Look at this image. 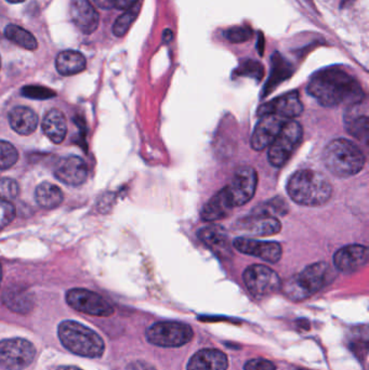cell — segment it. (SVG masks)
<instances>
[{"label": "cell", "mask_w": 369, "mask_h": 370, "mask_svg": "<svg viewBox=\"0 0 369 370\" xmlns=\"http://www.w3.org/2000/svg\"><path fill=\"white\" fill-rule=\"evenodd\" d=\"M258 176L253 167H242L237 169L232 178L231 183L223 187L226 199L231 207L245 205L251 201L257 190Z\"/></svg>", "instance_id": "9c48e42d"}, {"label": "cell", "mask_w": 369, "mask_h": 370, "mask_svg": "<svg viewBox=\"0 0 369 370\" xmlns=\"http://www.w3.org/2000/svg\"><path fill=\"white\" fill-rule=\"evenodd\" d=\"M238 75H245V76L253 77V78L260 79L263 77V66L261 63L257 61L247 60L238 67Z\"/></svg>", "instance_id": "d590c367"}, {"label": "cell", "mask_w": 369, "mask_h": 370, "mask_svg": "<svg viewBox=\"0 0 369 370\" xmlns=\"http://www.w3.org/2000/svg\"><path fill=\"white\" fill-rule=\"evenodd\" d=\"M307 92L326 108L360 104L364 91L354 77L340 69H326L316 73L309 80Z\"/></svg>", "instance_id": "6da1fadb"}, {"label": "cell", "mask_w": 369, "mask_h": 370, "mask_svg": "<svg viewBox=\"0 0 369 370\" xmlns=\"http://www.w3.org/2000/svg\"><path fill=\"white\" fill-rule=\"evenodd\" d=\"M19 159L17 148L10 142L0 140V169H8L15 166Z\"/></svg>", "instance_id": "f546056e"}, {"label": "cell", "mask_w": 369, "mask_h": 370, "mask_svg": "<svg viewBox=\"0 0 369 370\" xmlns=\"http://www.w3.org/2000/svg\"><path fill=\"white\" fill-rule=\"evenodd\" d=\"M5 35L10 41L27 50H36L39 47V43L33 34L19 25H8L5 29Z\"/></svg>", "instance_id": "83f0119b"}, {"label": "cell", "mask_w": 369, "mask_h": 370, "mask_svg": "<svg viewBox=\"0 0 369 370\" xmlns=\"http://www.w3.org/2000/svg\"><path fill=\"white\" fill-rule=\"evenodd\" d=\"M19 184L13 179H5L0 180V199H13L19 195Z\"/></svg>", "instance_id": "8d00e7d4"}, {"label": "cell", "mask_w": 369, "mask_h": 370, "mask_svg": "<svg viewBox=\"0 0 369 370\" xmlns=\"http://www.w3.org/2000/svg\"><path fill=\"white\" fill-rule=\"evenodd\" d=\"M93 1L101 9L110 10L115 8V1L116 0H93Z\"/></svg>", "instance_id": "60d3db41"}, {"label": "cell", "mask_w": 369, "mask_h": 370, "mask_svg": "<svg viewBox=\"0 0 369 370\" xmlns=\"http://www.w3.org/2000/svg\"><path fill=\"white\" fill-rule=\"evenodd\" d=\"M37 204L45 209H55L63 203L64 196L59 187L50 182H43L35 191Z\"/></svg>", "instance_id": "4316f807"}, {"label": "cell", "mask_w": 369, "mask_h": 370, "mask_svg": "<svg viewBox=\"0 0 369 370\" xmlns=\"http://www.w3.org/2000/svg\"><path fill=\"white\" fill-rule=\"evenodd\" d=\"M291 65L286 62L285 59L281 57L279 53H274L273 57H272L271 76H270L267 89L277 86V84L283 82L284 79L291 76Z\"/></svg>", "instance_id": "f1b7e54d"}, {"label": "cell", "mask_w": 369, "mask_h": 370, "mask_svg": "<svg viewBox=\"0 0 369 370\" xmlns=\"http://www.w3.org/2000/svg\"><path fill=\"white\" fill-rule=\"evenodd\" d=\"M323 162L331 175L349 178L362 171L366 157L356 144L340 138L327 144L323 153Z\"/></svg>", "instance_id": "3957f363"}, {"label": "cell", "mask_w": 369, "mask_h": 370, "mask_svg": "<svg viewBox=\"0 0 369 370\" xmlns=\"http://www.w3.org/2000/svg\"><path fill=\"white\" fill-rule=\"evenodd\" d=\"M60 341L71 353L83 357L97 358L102 356L104 341L97 332L73 320L61 322L57 329Z\"/></svg>", "instance_id": "277c9868"}, {"label": "cell", "mask_w": 369, "mask_h": 370, "mask_svg": "<svg viewBox=\"0 0 369 370\" xmlns=\"http://www.w3.org/2000/svg\"><path fill=\"white\" fill-rule=\"evenodd\" d=\"M224 36L230 43H242L251 39L253 36V31L248 27H235L225 31Z\"/></svg>", "instance_id": "d6a6232c"}, {"label": "cell", "mask_w": 369, "mask_h": 370, "mask_svg": "<svg viewBox=\"0 0 369 370\" xmlns=\"http://www.w3.org/2000/svg\"><path fill=\"white\" fill-rule=\"evenodd\" d=\"M357 104L349 106L344 114L345 128L351 136H354L358 141L367 143L368 142V116L366 113L358 112Z\"/></svg>", "instance_id": "cb8c5ba5"}, {"label": "cell", "mask_w": 369, "mask_h": 370, "mask_svg": "<svg viewBox=\"0 0 369 370\" xmlns=\"http://www.w3.org/2000/svg\"><path fill=\"white\" fill-rule=\"evenodd\" d=\"M7 1L10 3H21L25 1V0H7Z\"/></svg>", "instance_id": "f6af8a7d"}, {"label": "cell", "mask_w": 369, "mask_h": 370, "mask_svg": "<svg viewBox=\"0 0 369 370\" xmlns=\"http://www.w3.org/2000/svg\"><path fill=\"white\" fill-rule=\"evenodd\" d=\"M67 302L71 308L88 315L107 318L114 314V308L103 297L87 289H71L67 294Z\"/></svg>", "instance_id": "8fae6325"}, {"label": "cell", "mask_w": 369, "mask_h": 370, "mask_svg": "<svg viewBox=\"0 0 369 370\" xmlns=\"http://www.w3.org/2000/svg\"><path fill=\"white\" fill-rule=\"evenodd\" d=\"M86 57L83 53L74 50H65L57 55L55 67L63 76L79 74L86 69Z\"/></svg>", "instance_id": "d4e9b609"}, {"label": "cell", "mask_w": 369, "mask_h": 370, "mask_svg": "<svg viewBox=\"0 0 369 370\" xmlns=\"http://www.w3.org/2000/svg\"><path fill=\"white\" fill-rule=\"evenodd\" d=\"M302 136V126L295 120H287L273 143L269 146L267 158L270 164L277 168L285 165L300 144Z\"/></svg>", "instance_id": "8992f818"}, {"label": "cell", "mask_w": 369, "mask_h": 370, "mask_svg": "<svg viewBox=\"0 0 369 370\" xmlns=\"http://www.w3.org/2000/svg\"><path fill=\"white\" fill-rule=\"evenodd\" d=\"M22 94L33 100H48L55 97V91L41 86H25L22 89Z\"/></svg>", "instance_id": "836d02e7"}, {"label": "cell", "mask_w": 369, "mask_h": 370, "mask_svg": "<svg viewBox=\"0 0 369 370\" xmlns=\"http://www.w3.org/2000/svg\"><path fill=\"white\" fill-rule=\"evenodd\" d=\"M127 370H156L154 366L143 361L132 362L127 366Z\"/></svg>", "instance_id": "f35d334b"}, {"label": "cell", "mask_w": 369, "mask_h": 370, "mask_svg": "<svg viewBox=\"0 0 369 370\" xmlns=\"http://www.w3.org/2000/svg\"><path fill=\"white\" fill-rule=\"evenodd\" d=\"M3 302L12 312L27 314L33 310L34 296L29 289L17 285L6 289L3 294Z\"/></svg>", "instance_id": "44dd1931"}, {"label": "cell", "mask_w": 369, "mask_h": 370, "mask_svg": "<svg viewBox=\"0 0 369 370\" xmlns=\"http://www.w3.org/2000/svg\"><path fill=\"white\" fill-rule=\"evenodd\" d=\"M303 112V104L297 91L288 92L279 98L274 99L270 102L260 106L258 110V116H265L267 114L277 115L286 120L300 116Z\"/></svg>", "instance_id": "5bb4252c"}, {"label": "cell", "mask_w": 369, "mask_h": 370, "mask_svg": "<svg viewBox=\"0 0 369 370\" xmlns=\"http://www.w3.org/2000/svg\"><path fill=\"white\" fill-rule=\"evenodd\" d=\"M193 337V329L183 322H156L146 330L148 341L162 348H178L188 343Z\"/></svg>", "instance_id": "52a82bcc"}, {"label": "cell", "mask_w": 369, "mask_h": 370, "mask_svg": "<svg viewBox=\"0 0 369 370\" xmlns=\"http://www.w3.org/2000/svg\"><path fill=\"white\" fill-rule=\"evenodd\" d=\"M36 349L25 339H6L0 341V366L7 370H22L33 363Z\"/></svg>", "instance_id": "ba28073f"}, {"label": "cell", "mask_w": 369, "mask_h": 370, "mask_svg": "<svg viewBox=\"0 0 369 370\" xmlns=\"http://www.w3.org/2000/svg\"><path fill=\"white\" fill-rule=\"evenodd\" d=\"M233 247L239 252L257 257L270 263H277L281 260L283 250L277 241H257L247 237H237L234 239Z\"/></svg>", "instance_id": "4fadbf2b"}, {"label": "cell", "mask_w": 369, "mask_h": 370, "mask_svg": "<svg viewBox=\"0 0 369 370\" xmlns=\"http://www.w3.org/2000/svg\"><path fill=\"white\" fill-rule=\"evenodd\" d=\"M244 370H277V366L265 358H255L245 364Z\"/></svg>", "instance_id": "74e56055"}, {"label": "cell", "mask_w": 369, "mask_h": 370, "mask_svg": "<svg viewBox=\"0 0 369 370\" xmlns=\"http://www.w3.org/2000/svg\"><path fill=\"white\" fill-rule=\"evenodd\" d=\"M329 277L330 269L326 262L313 263L281 287L284 294L291 300L302 301L326 286Z\"/></svg>", "instance_id": "5b68a950"}, {"label": "cell", "mask_w": 369, "mask_h": 370, "mask_svg": "<svg viewBox=\"0 0 369 370\" xmlns=\"http://www.w3.org/2000/svg\"><path fill=\"white\" fill-rule=\"evenodd\" d=\"M243 280L250 294L256 298L270 296L281 286L279 274L267 265H250L244 272Z\"/></svg>", "instance_id": "30bf717a"}, {"label": "cell", "mask_w": 369, "mask_h": 370, "mask_svg": "<svg viewBox=\"0 0 369 370\" xmlns=\"http://www.w3.org/2000/svg\"><path fill=\"white\" fill-rule=\"evenodd\" d=\"M55 178L71 187H78L86 182L88 167L85 160L78 156L71 155L60 160L55 169Z\"/></svg>", "instance_id": "2e32d148"}, {"label": "cell", "mask_w": 369, "mask_h": 370, "mask_svg": "<svg viewBox=\"0 0 369 370\" xmlns=\"http://www.w3.org/2000/svg\"><path fill=\"white\" fill-rule=\"evenodd\" d=\"M197 236L220 259H230L233 255L229 234L221 225H209L202 227Z\"/></svg>", "instance_id": "e0dca14e"}, {"label": "cell", "mask_w": 369, "mask_h": 370, "mask_svg": "<svg viewBox=\"0 0 369 370\" xmlns=\"http://www.w3.org/2000/svg\"><path fill=\"white\" fill-rule=\"evenodd\" d=\"M138 0H116L115 1V8L120 10H129L134 8Z\"/></svg>", "instance_id": "ab89813d"}, {"label": "cell", "mask_w": 369, "mask_h": 370, "mask_svg": "<svg viewBox=\"0 0 369 370\" xmlns=\"http://www.w3.org/2000/svg\"><path fill=\"white\" fill-rule=\"evenodd\" d=\"M1 280H3V269H1V264H0V285H1Z\"/></svg>", "instance_id": "bcb514c9"}, {"label": "cell", "mask_w": 369, "mask_h": 370, "mask_svg": "<svg viewBox=\"0 0 369 370\" xmlns=\"http://www.w3.org/2000/svg\"><path fill=\"white\" fill-rule=\"evenodd\" d=\"M287 120L277 116V115L267 114L260 118L255 131L251 136V146L255 151H263L269 148L277 134L281 131L284 124Z\"/></svg>", "instance_id": "9a60e30c"}, {"label": "cell", "mask_w": 369, "mask_h": 370, "mask_svg": "<svg viewBox=\"0 0 369 370\" xmlns=\"http://www.w3.org/2000/svg\"><path fill=\"white\" fill-rule=\"evenodd\" d=\"M287 211H288V207L286 205L285 201L275 199L262 204L259 207L256 208V211L253 213H263V215L277 218L286 215Z\"/></svg>", "instance_id": "4dcf8cb0"}, {"label": "cell", "mask_w": 369, "mask_h": 370, "mask_svg": "<svg viewBox=\"0 0 369 370\" xmlns=\"http://www.w3.org/2000/svg\"><path fill=\"white\" fill-rule=\"evenodd\" d=\"M57 370H81L78 367H75V366H62L60 367Z\"/></svg>", "instance_id": "ee69618b"}, {"label": "cell", "mask_w": 369, "mask_h": 370, "mask_svg": "<svg viewBox=\"0 0 369 370\" xmlns=\"http://www.w3.org/2000/svg\"><path fill=\"white\" fill-rule=\"evenodd\" d=\"M286 189L295 204L305 207L325 205L333 195L329 180L321 172L311 169L295 172L289 178Z\"/></svg>", "instance_id": "7a4b0ae2"}, {"label": "cell", "mask_w": 369, "mask_h": 370, "mask_svg": "<svg viewBox=\"0 0 369 370\" xmlns=\"http://www.w3.org/2000/svg\"><path fill=\"white\" fill-rule=\"evenodd\" d=\"M258 48H259L260 55H263V49H265V43H263V37L260 35L259 43H258Z\"/></svg>", "instance_id": "7bdbcfd3"}, {"label": "cell", "mask_w": 369, "mask_h": 370, "mask_svg": "<svg viewBox=\"0 0 369 370\" xmlns=\"http://www.w3.org/2000/svg\"><path fill=\"white\" fill-rule=\"evenodd\" d=\"M15 205L7 199H0V229L8 227L15 220Z\"/></svg>", "instance_id": "e575fe53"}, {"label": "cell", "mask_w": 369, "mask_h": 370, "mask_svg": "<svg viewBox=\"0 0 369 370\" xmlns=\"http://www.w3.org/2000/svg\"><path fill=\"white\" fill-rule=\"evenodd\" d=\"M172 31H170V29H166V31H164V41H166V43H169V41H172Z\"/></svg>", "instance_id": "b9f144b4"}, {"label": "cell", "mask_w": 369, "mask_h": 370, "mask_svg": "<svg viewBox=\"0 0 369 370\" xmlns=\"http://www.w3.org/2000/svg\"><path fill=\"white\" fill-rule=\"evenodd\" d=\"M9 124L12 129L21 136H29L39 124V116L32 108L17 106L9 113Z\"/></svg>", "instance_id": "7402d4cb"}, {"label": "cell", "mask_w": 369, "mask_h": 370, "mask_svg": "<svg viewBox=\"0 0 369 370\" xmlns=\"http://www.w3.org/2000/svg\"><path fill=\"white\" fill-rule=\"evenodd\" d=\"M71 19L79 31L83 34H92L97 31L100 17L89 0H71Z\"/></svg>", "instance_id": "d6986e66"}, {"label": "cell", "mask_w": 369, "mask_h": 370, "mask_svg": "<svg viewBox=\"0 0 369 370\" xmlns=\"http://www.w3.org/2000/svg\"><path fill=\"white\" fill-rule=\"evenodd\" d=\"M43 130L51 142L62 143L67 134V122L64 114L57 108L49 111L43 118Z\"/></svg>", "instance_id": "603a6c76"}, {"label": "cell", "mask_w": 369, "mask_h": 370, "mask_svg": "<svg viewBox=\"0 0 369 370\" xmlns=\"http://www.w3.org/2000/svg\"><path fill=\"white\" fill-rule=\"evenodd\" d=\"M0 67H1V60H0Z\"/></svg>", "instance_id": "7dc6e473"}, {"label": "cell", "mask_w": 369, "mask_h": 370, "mask_svg": "<svg viewBox=\"0 0 369 370\" xmlns=\"http://www.w3.org/2000/svg\"><path fill=\"white\" fill-rule=\"evenodd\" d=\"M232 211H233V208L230 205L229 201L226 199L225 193L222 189L216 195L212 196L211 199L204 206L202 211V218L207 222H214V221L228 217Z\"/></svg>", "instance_id": "484cf974"}, {"label": "cell", "mask_w": 369, "mask_h": 370, "mask_svg": "<svg viewBox=\"0 0 369 370\" xmlns=\"http://www.w3.org/2000/svg\"><path fill=\"white\" fill-rule=\"evenodd\" d=\"M279 220L263 213H253L249 217L238 220L234 225V231L253 236H270L281 232Z\"/></svg>", "instance_id": "7c38bea8"}, {"label": "cell", "mask_w": 369, "mask_h": 370, "mask_svg": "<svg viewBox=\"0 0 369 370\" xmlns=\"http://www.w3.org/2000/svg\"><path fill=\"white\" fill-rule=\"evenodd\" d=\"M229 361L223 352L217 349H204L190 358L188 370H226Z\"/></svg>", "instance_id": "ffe728a7"}, {"label": "cell", "mask_w": 369, "mask_h": 370, "mask_svg": "<svg viewBox=\"0 0 369 370\" xmlns=\"http://www.w3.org/2000/svg\"><path fill=\"white\" fill-rule=\"evenodd\" d=\"M368 261V248L364 245H349L333 255V264L342 272L360 270Z\"/></svg>", "instance_id": "ac0fdd59"}, {"label": "cell", "mask_w": 369, "mask_h": 370, "mask_svg": "<svg viewBox=\"0 0 369 370\" xmlns=\"http://www.w3.org/2000/svg\"><path fill=\"white\" fill-rule=\"evenodd\" d=\"M136 17L137 13L136 10L134 9H129L124 15H120L113 25V33H114L115 36H124L125 34L130 29L131 24L134 23Z\"/></svg>", "instance_id": "1f68e13d"}]
</instances>
